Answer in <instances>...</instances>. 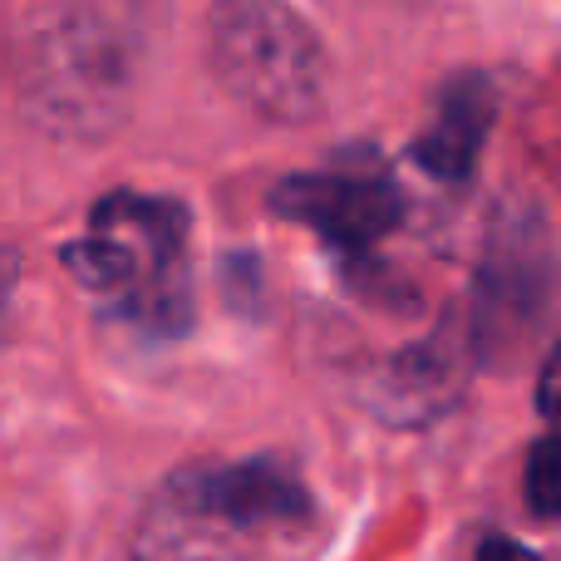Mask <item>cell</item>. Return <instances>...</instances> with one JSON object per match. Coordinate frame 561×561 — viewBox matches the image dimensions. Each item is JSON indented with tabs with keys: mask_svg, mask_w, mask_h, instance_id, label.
<instances>
[{
	"mask_svg": "<svg viewBox=\"0 0 561 561\" xmlns=\"http://www.w3.org/2000/svg\"><path fill=\"white\" fill-rule=\"evenodd\" d=\"M296 213L310 217L320 232L345 237V242H369L385 227H394L399 197L379 178H320V183H296Z\"/></svg>",
	"mask_w": 561,
	"mask_h": 561,
	"instance_id": "cell-3",
	"label": "cell"
},
{
	"mask_svg": "<svg viewBox=\"0 0 561 561\" xmlns=\"http://www.w3.org/2000/svg\"><path fill=\"white\" fill-rule=\"evenodd\" d=\"M306 493L272 463L193 468L163 488L144 517L148 552H242L276 547L306 527Z\"/></svg>",
	"mask_w": 561,
	"mask_h": 561,
	"instance_id": "cell-1",
	"label": "cell"
},
{
	"mask_svg": "<svg viewBox=\"0 0 561 561\" xmlns=\"http://www.w3.org/2000/svg\"><path fill=\"white\" fill-rule=\"evenodd\" d=\"M537 404H542V414L561 424V345L552 350V359L542 365V385H537Z\"/></svg>",
	"mask_w": 561,
	"mask_h": 561,
	"instance_id": "cell-6",
	"label": "cell"
},
{
	"mask_svg": "<svg viewBox=\"0 0 561 561\" xmlns=\"http://www.w3.org/2000/svg\"><path fill=\"white\" fill-rule=\"evenodd\" d=\"M207 59L217 84L256 118L300 124L325 104V49L286 0H217Z\"/></svg>",
	"mask_w": 561,
	"mask_h": 561,
	"instance_id": "cell-2",
	"label": "cell"
},
{
	"mask_svg": "<svg viewBox=\"0 0 561 561\" xmlns=\"http://www.w3.org/2000/svg\"><path fill=\"white\" fill-rule=\"evenodd\" d=\"M483 128H488V94L463 89V94H454V104H448V114L438 118L434 134L419 144V158L444 178H463L468 163H473V153H478V144H483Z\"/></svg>",
	"mask_w": 561,
	"mask_h": 561,
	"instance_id": "cell-4",
	"label": "cell"
},
{
	"mask_svg": "<svg viewBox=\"0 0 561 561\" xmlns=\"http://www.w3.org/2000/svg\"><path fill=\"white\" fill-rule=\"evenodd\" d=\"M527 503L537 517H561V428L542 438L533 448V463H527Z\"/></svg>",
	"mask_w": 561,
	"mask_h": 561,
	"instance_id": "cell-5",
	"label": "cell"
}]
</instances>
